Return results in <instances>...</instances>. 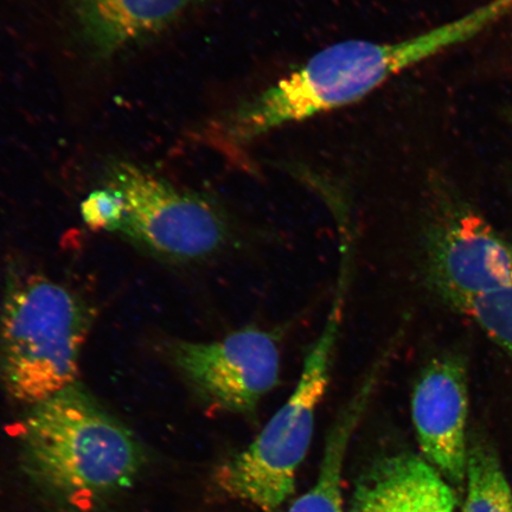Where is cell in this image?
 Instances as JSON below:
<instances>
[{"label":"cell","mask_w":512,"mask_h":512,"mask_svg":"<svg viewBox=\"0 0 512 512\" xmlns=\"http://www.w3.org/2000/svg\"><path fill=\"white\" fill-rule=\"evenodd\" d=\"M497 12L491 5L472 17L400 42L335 44L223 114L211 124L208 136L221 144L247 145L277 128L350 105L402 70L464 40Z\"/></svg>","instance_id":"1"},{"label":"cell","mask_w":512,"mask_h":512,"mask_svg":"<svg viewBox=\"0 0 512 512\" xmlns=\"http://www.w3.org/2000/svg\"><path fill=\"white\" fill-rule=\"evenodd\" d=\"M18 437L29 477L76 511L130 488L144 465L137 439L78 382L30 406Z\"/></svg>","instance_id":"2"},{"label":"cell","mask_w":512,"mask_h":512,"mask_svg":"<svg viewBox=\"0 0 512 512\" xmlns=\"http://www.w3.org/2000/svg\"><path fill=\"white\" fill-rule=\"evenodd\" d=\"M349 262L350 256L342 255L335 298L290 398L246 450L217 469L215 483L228 497L274 512L293 495L298 469L315 433L319 405L330 386L347 303Z\"/></svg>","instance_id":"3"},{"label":"cell","mask_w":512,"mask_h":512,"mask_svg":"<svg viewBox=\"0 0 512 512\" xmlns=\"http://www.w3.org/2000/svg\"><path fill=\"white\" fill-rule=\"evenodd\" d=\"M91 313L70 288L40 274L10 280L0 311V380L34 406L73 386Z\"/></svg>","instance_id":"4"},{"label":"cell","mask_w":512,"mask_h":512,"mask_svg":"<svg viewBox=\"0 0 512 512\" xmlns=\"http://www.w3.org/2000/svg\"><path fill=\"white\" fill-rule=\"evenodd\" d=\"M108 187L119 190L126 202L118 232L162 258L198 261L227 246L229 223L207 198L128 162L110 166Z\"/></svg>","instance_id":"5"},{"label":"cell","mask_w":512,"mask_h":512,"mask_svg":"<svg viewBox=\"0 0 512 512\" xmlns=\"http://www.w3.org/2000/svg\"><path fill=\"white\" fill-rule=\"evenodd\" d=\"M170 352L197 394L229 413L253 414L280 381L278 336L255 326L215 342H176Z\"/></svg>","instance_id":"6"},{"label":"cell","mask_w":512,"mask_h":512,"mask_svg":"<svg viewBox=\"0 0 512 512\" xmlns=\"http://www.w3.org/2000/svg\"><path fill=\"white\" fill-rule=\"evenodd\" d=\"M426 255L435 291L462 312L473 300L512 285V243L476 215L453 216L433 227Z\"/></svg>","instance_id":"7"},{"label":"cell","mask_w":512,"mask_h":512,"mask_svg":"<svg viewBox=\"0 0 512 512\" xmlns=\"http://www.w3.org/2000/svg\"><path fill=\"white\" fill-rule=\"evenodd\" d=\"M469 386L456 356L435 358L421 371L412 395V419L424 459L441 476L462 484L467 469Z\"/></svg>","instance_id":"8"},{"label":"cell","mask_w":512,"mask_h":512,"mask_svg":"<svg viewBox=\"0 0 512 512\" xmlns=\"http://www.w3.org/2000/svg\"><path fill=\"white\" fill-rule=\"evenodd\" d=\"M450 485L424 458L383 457L358 479L349 512H454Z\"/></svg>","instance_id":"9"},{"label":"cell","mask_w":512,"mask_h":512,"mask_svg":"<svg viewBox=\"0 0 512 512\" xmlns=\"http://www.w3.org/2000/svg\"><path fill=\"white\" fill-rule=\"evenodd\" d=\"M200 0H72L82 41L111 57L171 27Z\"/></svg>","instance_id":"10"},{"label":"cell","mask_w":512,"mask_h":512,"mask_svg":"<svg viewBox=\"0 0 512 512\" xmlns=\"http://www.w3.org/2000/svg\"><path fill=\"white\" fill-rule=\"evenodd\" d=\"M389 361L383 355L363 381L354 398L343 408L326 439L324 457L317 482L299 497L287 512H344L342 478L345 456L352 434L366 412V407Z\"/></svg>","instance_id":"11"},{"label":"cell","mask_w":512,"mask_h":512,"mask_svg":"<svg viewBox=\"0 0 512 512\" xmlns=\"http://www.w3.org/2000/svg\"><path fill=\"white\" fill-rule=\"evenodd\" d=\"M467 497L463 512H512V494L495 453L473 446L467 454Z\"/></svg>","instance_id":"12"},{"label":"cell","mask_w":512,"mask_h":512,"mask_svg":"<svg viewBox=\"0 0 512 512\" xmlns=\"http://www.w3.org/2000/svg\"><path fill=\"white\" fill-rule=\"evenodd\" d=\"M463 312L512 357V285L473 300Z\"/></svg>","instance_id":"13"},{"label":"cell","mask_w":512,"mask_h":512,"mask_svg":"<svg viewBox=\"0 0 512 512\" xmlns=\"http://www.w3.org/2000/svg\"><path fill=\"white\" fill-rule=\"evenodd\" d=\"M126 214V202L117 189L108 187L91 192L81 203V215L88 228L118 232Z\"/></svg>","instance_id":"14"}]
</instances>
